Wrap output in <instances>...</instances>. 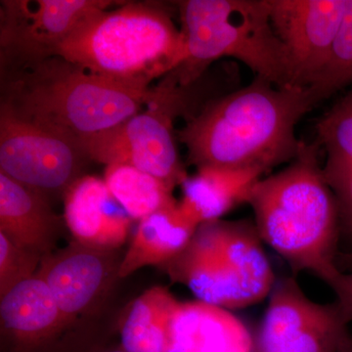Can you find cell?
Masks as SVG:
<instances>
[{
	"mask_svg": "<svg viewBox=\"0 0 352 352\" xmlns=\"http://www.w3.org/2000/svg\"><path fill=\"white\" fill-rule=\"evenodd\" d=\"M324 175L337 200L340 226L352 236V168Z\"/></svg>",
	"mask_w": 352,
	"mask_h": 352,
	"instance_id": "cb8c5ba5",
	"label": "cell"
},
{
	"mask_svg": "<svg viewBox=\"0 0 352 352\" xmlns=\"http://www.w3.org/2000/svg\"><path fill=\"white\" fill-rule=\"evenodd\" d=\"M321 148L303 142L284 170L264 176L248 204L261 239L296 273L307 272L328 285L339 275L340 214L337 200L319 162Z\"/></svg>",
	"mask_w": 352,
	"mask_h": 352,
	"instance_id": "7a4b0ae2",
	"label": "cell"
},
{
	"mask_svg": "<svg viewBox=\"0 0 352 352\" xmlns=\"http://www.w3.org/2000/svg\"><path fill=\"white\" fill-rule=\"evenodd\" d=\"M264 175L254 170L198 168L180 184V207L199 226L220 220L241 204L248 203L252 188Z\"/></svg>",
	"mask_w": 352,
	"mask_h": 352,
	"instance_id": "ac0fdd59",
	"label": "cell"
},
{
	"mask_svg": "<svg viewBox=\"0 0 352 352\" xmlns=\"http://www.w3.org/2000/svg\"><path fill=\"white\" fill-rule=\"evenodd\" d=\"M318 103L309 88L278 87L256 78L210 101L176 136L197 168L265 175L298 156L302 141L296 138V127Z\"/></svg>",
	"mask_w": 352,
	"mask_h": 352,
	"instance_id": "6da1fadb",
	"label": "cell"
},
{
	"mask_svg": "<svg viewBox=\"0 0 352 352\" xmlns=\"http://www.w3.org/2000/svg\"><path fill=\"white\" fill-rule=\"evenodd\" d=\"M176 4L186 48L185 61L175 69L182 85L190 87L208 65L232 58L256 78L278 87H294L286 52L271 24L268 0H183Z\"/></svg>",
	"mask_w": 352,
	"mask_h": 352,
	"instance_id": "5b68a950",
	"label": "cell"
},
{
	"mask_svg": "<svg viewBox=\"0 0 352 352\" xmlns=\"http://www.w3.org/2000/svg\"><path fill=\"white\" fill-rule=\"evenodd\" d=\"M6 352H50L66 322L47 284L38 275L0 298Z\"/></svg>",
	"mask_w": 352,
	"mask_h": 352,
	"instance_id": "4fadbf2b",
	"label": "cell"
},
{
	"mask_svg": "<svg viewBox=\"0 0 352 352\" xmlns=\"http://www.w3.org/2000/svg\"><path fill=\"white\" fill-rule=\"evenodd\" d=\"M103 179L133 220L140 221L176 201L173 188L168 183L127 164L106 166Z\"/></svg>",
	"mask_w": 352,
	"mask_h": 352,
	"instance_id": "ffe728a7",
	"label": "cell"
},
{
	"mask_svg": "<svg viewBox=\"0 0 352 352\" xmlns=\"http://www.w3.org/2000/svg\"><path fill=\"white\" fill-rule=\"evenodd\" d=\"M43 258L0 233V298L38 273Z\"/></svg>",
	"mask_w": 352,
	"mask_h": 352,
	"instance_id": "603a6c76",
	"label": "cell"
},
{
	"mask_svg": "<svg viewBox=\"0 0 352 352\" xmlns=\"http://www.w3.org/2000/svg\"><path fill=\"white\" fill-rule=\"evenodd\" d=\"M63 200L65 223L76 242L107 251L124 244L133 219L104 179L82 175L67 189Z\"/></svg>",
	"mask_w": 352,
	"mask_h": 352,
	"instance_id": "5bb4252c",
	"label": "cell"
},
{
	"mask_svg": "<svg viewBox=\"0 0 352 352\" xmlns=\"http://www.w3.org/2000/svg\"><path fill=\"white\" fill-rule=\"evenodd\" d=\"M87 161L78 139L0 106V173L50 199L82 177Z\"/></svg>",
	"mask_w": 352,
	"mask_h": 352,
	"instance_id": "ba28073f",
	"label": "cell"
},
{
	"mask_svg": "<svg viewBox=\"0 0 352 352\" xmlns=\"http://www.w3.org/2000/svg\"><path fill=\"white\" fill-rule=\"evenodd\" d=\"M163 267L197 300L229 310L261 302L276 284L256 226L245 220L200 224L186 248Z\"/></svg>",
	"mask_w": 352,
	"mask_h": 352,
	"instance_id": "8992f818",
	"label": "cell"
},
{
	"mask_svg": "<svg viewBox=\"0 0 352 352\" xmlns=\"http://www.w3.org/2000/svg\"><path fill=\"white\" fill-rule=\"evenodd\" d=\"M249 329L226 308L180 302L171 318L164 352H252Z\"/></svg>",
	"mask_w": 352,
	"mask_h": 352,
	"instance_id": "9a60e30c",
	"label": "cell"
},
{
	"mask_svg": "<svg viewBox=\"0 0 352 352\" xmlns=\"http://www.w3.org/2000/svg\"><path fill=\"white\" fill-rule=\"evenodd\" d=\"M1 75V106L78 140L124 122L157 92V87L97 75L59 56Z\"/></svg>",
	"mask_w": 352,
	"mask_h": 352,
	"instance_id": "3957f363",
	"label": "cell"
},
{
	"mask_svg": "<svg viewBox=\"0 0 352 352\" xmlns=\"http://www.w3.org/2000/svg\"><path fill=\"white\" fill-rule=\"evenodd\" d=\"M347 0H268L270 19L288 59L292 85L310 88L329 58Z\"/></svg>",
	"mask_w": 352,
	"mask_h": 352,
	"instance_id": "8fae6325",
	"label": "cell"
},
{
	"mask_svg": "<svg viewBox=\"0 0 352 352\" xmlns=\"http://www.w3.org/2000/svg\"><path fill=\"white\" fill-rule=\"evenodd\" d=\"M60 226L50 198L0 173V233L43 258L53 252Z\"/></svg>",
	"mask_w": 352,
	"mask_h": 352,
	"instance_id": "2e32d148",
	"label": "cell"
},
{
	"mask_svg": "<svg viewBox=\"0 0 352 352\" xmlns=\"http://www.w3.org/2000/svg\"><path fill=\"white\" fill-rule=\"evenodd\" d=\"M53 56L97 75L150 87L182 66L186 48L182 30L163 6L124 2L87 17Z\"/></svg>",
	"mask_w": 352,
	"mask_h": 352,
	"instance_id": "277c9868",
	"label": "cell"
},
{
	"mask_svg": "<svg viewBox=\"0 0 352 352\" xmlns=\"http://www.w3.org/2000/svg\"><path fill=\"white\" fill-rule=\"evenodd\" d=\"M268 298L258 352H337L351 337L339 303L315 302L295 277L276 282Z\"/></svg>",
	"mask_w": 352,
	"mask_h": 352,
	"instance_id": "30bf717a",
	"label": "cell"
},
{
	"mask_svg": "<svg viewBox=\"0 0 352 352\" xmlns=\"http://www.w3.org/2000/svg\"><path fill=\"white\" fill-rule=\"evenodd\" d=\"M337 352H352V337L349 338L346 342L340 347L339 351Z\"/></svg>",
	"mask_w": 352,
	"mask_h": 352,
	"instance_id": "4316f807",
	"label": "cell"
},
{
	"mask_svg": "<svg viewBox=\"0 0 352 352\" xmlns=\"http://www.w3.org/2000/svg\"><path fill=\"white\" fill-rule=\"evenodd\" d=\"M120 261L116 251L76 241L44 256L36 275L50 287L67 327L98 307L115 280L120 279Z\"/></svg>",
	"mask_w": 352,
	"mask_h": 352,
	"instance_id": "7c38bea8",
	"label": "cell"
},
{
	"mask_svg": "<svg viewBox=\"0 0 352 352\" xmlns=\"http://www.w3.org/2000/svg\"><path fill=\"white\" fill-rule=\"evenodd\" d=\"M337 296V302L342 308L347 321H352V270L340 271L339 275L329 285Z\"/></svg>",
	"mask_w": 352,
	"mask_h": 352,
	"instance_id": "d4e9b609",
	"label": "cell"
},
{
	"mask_svg": "<svg viewBox=\"0 0 352 352\" xmlns=\"http://www.w3.org/2000/svg\"><path fill=\"white\" fill-rule=\"evenodd\" d=\"M198 227L177 201L141 219L120 261V279L147 266L168 263L186 248Z\"/></svg>",
	"mask_w": 352,
	"mask_h": 352,
	"instance_id": "e0dca14e",
	"label": "cell"
},
{
	"mask_svg": "<svg viewBox=\"0 0 352 352\" xmlns=\"http://www.w3.org/2000/svg\"><path fill=\"white\" fill-rule=\"evenodd\" d=\"M179 300L168 289L153 287L131 303L120 327V346L131 352H164Z\"/></svg>",
	"mask_w": 352,
	"mask_h": 352,
	"instance_id": "d6986e66",
	"label": "cell"
},
{
	"mask_svg": "<svg viewBox=\"0 0 352 352\" xmlns=\"http://www.w3.org/2000/svg\"><path fill=\"white\" fill-rule=\"evenodd\" d=\"M316 131V143L327 154L324 173L352 168V91L321 118Z\"/></svg>",
	"mask_w": 352,
	"mask_h": 352,
	"instance_id": "44dd1931",
	"label": "cell"
},
{
	"mask_svg": "<svg viewBox=\"0 0 352 352\" xmlns=\"http://www.w3.org/2000/svg\"><path fill=\"white\" fill-rule=\"evenodd\" d=\"M82 352H131L126 351L120 344L119 346L105 347V346H91L87 349H83Z\"/></svg>",
	"mask_w": 352,
	"mask_h": 352,
	"instance_id": "484cf974",
	"label": "cell"
},
{
	"mask_svg": "<svg viewBox=\"0 0 352 352\" xmlns=\"http://www.w3.org/2000/svg\"><path fill=\"white\" fill-rule=\"evenodd\" d=\"M109 0H4L0 9L1 72L52 57L65 39Z\"/></svg>",
	"mask_w": 352,
	"mask_h": 352,
	"instance_id": "9c48e42d",
	"label": "cell"
},
{
	"mask_svg": "<svg viewBox=\"0 0 352 352\" xmlns=\"http://www.w3.org/2000/svg\"><path fill=\"white\" fill-rule=\"evenodd\" d=\"M188 87L171 72L145 109L108 131L78 139L83 152L89 161L127 164L173 188L182 184L187 175L176 147L173 124L185 113Z\"/></svg>",
	"mask_w": 352,
	"mask_h": 352,
	"instance_id": "52a82bcc",
	"label": "cell"
},
{
	"mask_svg": "<svg viewBox=\"0 0 352 352\" xmlns=\"http://www.w3.org/2000/svg\"><path fill=\"white\" fill-rule=\"evenodd\" d=\"M352 83V0H347L346 12L333 43L327 66L311 89L319 102Z\"/></svg>",
	"mask_w": 352,
	"mask_h": 352,
	"instance_id": "7402d4cb",
	"label": "cell"
}]
</instances>
